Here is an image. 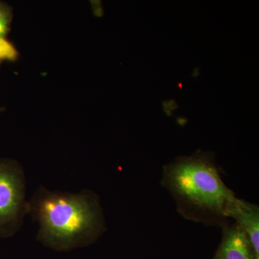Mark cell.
Here are the masks:
<instances>
[{
  "label": "cell",
  "mask_w": 259,
  "mask_h": 259,
  "mask_svg": "<svg viewBox=\"0 0 259 259\" xmlns=\"http://www.w3.org/2000/svg\"><path fill=\"white\" fill-rule=\"evenodd\" d=\"M28 214L38 223L37 241L57 251L93 244L107 228L100 197L89 190L71 193L39 187L28 201Z\"/></svg>",
  "instance_id": "cell-1"
},
{
  "label": "cell",
  "mask_w": 259,
  "mask_h": 259,
  "mask_svg": "<svg viewBox=\"0 0 259 259\" xmlns=\"http://www.w3.org/2000/svg\"><path fill=\"white\" fill-rule=\"evenodd\" d=\"M161 185L187 221L221 228L230 222L237 197L223 182L214 153L198 151L177 158L163 166Z\"/></svg>",
  "instance_id": "cell-2"
},
{
  "label": "cell",
  "mask_w": 259,
  "mask_h": 259,
  "mask_svg": "<svg viewBox=\"0 0 259 259\" xmlns=\"http://www.w3.org/2000/svg\"><path fill=\"white\" fill-rule=\"evenodd\" d=\"M28 214L26 179L15 160L0 158V238L14 236Z\"/></svg>",
  "instance_id": "cell-3"
},
{
  "label": "cell",
  "mask_w": 259,
  "mask_h": 259,
  "mask_svg": "<svg viewBox=\"0 0 259 259\" xmlns=\"http://www.w3.org/2000/svg\"><path fill=\"white\" fill-rule=\"evenodd\" d=\"M222 228V240L212 259H259L249 238L236 222Z\"/></svg>",
  "instance_id": "cell-4"
},
{
  "label": "cell",
  "mask_w": 259,
  "mask_h": 259,
  "mask_svg": "<svg viewBox=\"0 0 259 259\" xmlns=\"http://www.w3.org/2000/svg\"><path fill=\"white\" fill-rule=\"evenodd\" d=\"M230 219H233L249 238L255 254L259 256V207L244 199L237 198L232 206Z\"/></svg>",
  "instance_id": "cell-5"
},
{
  "label": "cell",
  "mask_w": 259,
  "mask_h": 259,
  "mask_svg": "<svg viewBox=\"0 0 259 259\" xmlns=\"http://www.w3.org/2000/svg\"><path fill=\"white\" fill-rule=\"evenodd\" d=\"M13 16V8L0 1V39L5 38L10 32Z\"/></svg>",
  "instance_id": "cell-6"
},
{
  "label": "cell",
  "mask_w": 259,
  "mask_h": 259,
  "mask_svg": "<svg viewBox=\"0 0 259 259\" xmlns=\"http://www.w3.org/2000/svg\"><path fill=\"white\" fill-rule=\"evenodd\" d=\"M17 56L16 51L5 38L0 39V61L4 59L13 60Z\"/></svg>",
  "instance_id": "cell-7"
}]
</instances>
